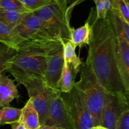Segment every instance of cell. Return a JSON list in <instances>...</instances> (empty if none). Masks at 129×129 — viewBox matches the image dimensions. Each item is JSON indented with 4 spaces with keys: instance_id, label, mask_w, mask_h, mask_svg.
<instances>
[{
    "instance_id": "6da1fadb",
    "label": "cell",
    "mask_w": 129,
    "mask_h": 129,
    "mask_svg": "<svg viewBox=\"0 0 129 129\" xmlns=\"http://www.w3.org/2000/svg\"><path fill=\"white\" fill-rule=\"evenodd\" d=\"M86 21L92 29L86 61L108 93L129 96L117 68V37L110 17H98L96 8H91Z\"/></svg>"
},
{
    "instance_id": "7a4b0ae2",
    "label": "cell",
    "mask_w": 129,
    "mask_h": 129,
    "mask_svg": "<svg viewBox=\"0 0 129 129\" xmlns=\"http://www.w3.org/2000/svg\"><path fill=\"white\" fill-rule=\"evenodd\" d=\"M80 80L75 86L81 92L93 118L94 126H102V113L108 92L96 77L86 61L79 67Z\"/></svg>"
},
{
    "instance_id": "3957f363",
    "label": "cell",
    "mask_w": 129,
    "mask_h": 129,
    "mask_svg": "<svg viewBox=\"0 0 129 129\" xmlns=\"http://www.w3.org/2000/svg\"><path fill=\"white\" fill-rule=\"evenodd\" d=\"M73 10L65 0H50L45 6L32 12L54 37L65 42L71 40L73 27L70 20Z\"/></svg>"
},
{
    "instance_id": "277c9868",
    "label": "cell",
    "mask_w": 129,
    "mask_h": 129,
    "mask_svg": "<svg viewBox=\"0 0 129 129\" xmlns=\"http://www.w3.org/2000/svg\"><path fill=\"white\" fill-rule=\"evenodd\" d=\"M15 29L21 39L18 51L49 48L64 42L54 37L33 12L28 13Z\"/></svg>"
},
{
    "instance_id": "5b68a950",
    "label": "cell",
    "mask_w": 129,
    "mask_h": 129,
    "mask_svg": "<svg viewBox=\"0 0 129 129\" xmlns=\"http://www.w3.org/2000/svg\"><path fill=\"white\" fill-rule=\"evenodd\" d=\"M47 54L30 50L18 51L11 59L9 72L18 84L34 78L44 79Z\"/></svg>"
},
{
    "instance_id": "8992f818",
    "label": "cell",
    "mask_w": 129,
    "mask_h": 129,
    "mask_svg": "<svg viewBox=\"0 0 129 129\" xmlns=\"http://www.w3.org/2000/svg\"><path fill=\"white\" fill-rule=\"evenodd\" d=\"M66 103L72 129H91L93 118L81 92L74 86L69 92H60Z\"/></svg>"
},
{
    "instance_id": "52a82bcc",
    "label": "cell",
    "mask_w": 129,
    "mask_h": 129,
    "mask_svg": "<svg viewBox=\"0 0 129 129\" xmlns=\"http://www.w3.org/2000/svg\"><path fill=\"white\" fill-rule=\"evenodd\" d=\"M21 84L26 89L29 97L32 101L34 108L39 115L40 125H44L47 120L50 101L59 92L48 87L42 78L26 80Z\"/></svg>"
},
{
    "instance_id": "ba28073f",
    "label": "cell",
    "mask_w": 129,
    "mask_h": 129,
    "mask_svg": "<svg viewBox=\"0 0 129 129\" xmlns=\"http://www.w3.org/2000/svg\"><path fill=\"white\" fill-rule=\"evenodd\" d=\"M127 109H129L128 96L108 93L102 113V126L107 129H115L117 120Z\"/></svg>"
},
{
    "instance_id": "9c48e42d",
    "label": "cell",
    "mask_w": 129,
    "mask_h": 129,
    "mask_svg": "<svg viewBox=\"0 0 129 129\" xmlns=\"http://www.w3.org/2000/svg\"><path fill=\"white\" fill-rule=\"evenodd\" d=\"M63 44L49 53L47 55V67L44 75L45 84L52 89L58 91V83L60 78L64 64Z\"/></svg>"
},
{
    "instance_id": "30bf717a",
    "label": "cell",
    "mask_w": 129,
    "mask_h": 129,
    "mask_svg": "<svg viewBox=\"0 0 129 129\" xmlns=\"http://www.w3.org/2000/svg\"><path fill=\"white\" fill-rule=\"evenodd\" d=\"M45 125L72 129L68 110L60 92H57L50 101L47 120Z\"/></svg>"
},
{
    "instance_id": "8fae6325",
    "label": "cell",
    "mask_w": 129,
    "mask_h": 129,
    "mask_svg": "<svg viewBox=\"0 0 129 129\" xmlns=\"http://www.w3.org/2000/svg\"><path fill=\"white\" fill-rule=\"evenodd\" d=\"M116 58L120 76L126 91L129 93V42L118 37L117 39Z\"/></svg>"
},
{
    "instance_id": "7c38bea8",
    "label": "cell",
    "mask_w": 129,
    "mask_h": 129,
    "mask_svg": "<svg viewBox=\"0 0 129 129\" xmlns=\"http://www.w3.org/2000/svg\"><path fill=\"white\" fill-rule=\"evenodd\" d=\"M20 97L16 86L8 77L0 74V107L9 106L13 99Z\"/></svg>"
},
{
    "instance_id": "4fadbf2b",
    "label": "cell",
    "mask_w": 129,
    "mask_h": 129,
    "mask_svg": "<svg viewBox=\"0 0 129 129\" xmlns=\"http://www.w3.org/2000/svg\"><path fill=\"white\" fill-rule=\"evenodd\" d=\"M21 110L20 122H21L26 129H39L41 126L39 115L35 110L30 98Z\"/></svg>"
},
{
    "instance_id": "5bb4252c",
    "label": "cell",
    "mask_w": 129,
    "mask_h": 129,
    "mask_svg": "<svg viewBox=\"0 0 129 129\" xmlns=\"http://www.w3.org/2000/svg\"><path fill=\"white\" fill-rule=\"evenodd\" d=\"M79 73L69 63H64L62 70L61 76L58 83V90L60 92H69L75 86L76 77Z\"/></svg>"
},
{
    "instance_id": "9a60e30c",
    "label": "cell",
    "mask_w": 129,
    "mask_h": 129,
    "mask_svg": "<svg viewBox=\"0 0 129 129\" xmlns=\"http://www.w3.org/2000/svg\"><path fill=\"white\" fill-rule=\"evenodd\" d=\"M21 42V38L15 28L10 27L0 22V43L18 51Z\"/></svg>"
},
{
    "instance_id": "2e32d148",
    "label": "cell",
    "mask_w": 129,
    "mask_h": 129,
    "mask_svg": "<svg viewBox=\"0 0 129 129\" xmlns=\"http://www.w3.org/2000/svg\"><path fill=\"white\" fill-rule=\"evenodd\" d=\"M91 32V26L88 22L86 21L83 26L78 29L72 28L70 41L76 48L81 47L84 44L88 45L90 42Z\"/></svg>"
},
{
    "instance_id": "e0dca14e",
    "label": "cell",
    "mask_w": 129,
    "mask_h": 129,
    "mask_svg": "<svg viewBox=\"0 0 129 129\" xmlns=\"http://www.w3.org/2000/svg\"><path fill=\"white\" fill-rule=\"evenodd\" d=\"M107 15L110 17L117 37L129 42V24L116 12L110 10Z\"/></svg>"
},
{
    "instance_id": "ac0fdd59",
    "label": "cell",
    "mask_w": 129,
    "mask_h": 129,
    "mask_svg": "<svg viewBox=\"0 0 129 129\" xmlns=\"http://www.w3.org/2000/svg\"><path fill=\"white\" fill-rule=\"evenodd\" d=\"M28 11H8L0 10V22L11 28H15L20 24Z\"/></svg>"
},
{
    "instance_id": "d6986e66",
    "label": "cell",
    "mask_w": 129,
    "mask_h": 129,
    "mask_svg": "<svg viewBox=\"0 0 129 129\" xmlns=\"http://www.w3.org/2000/svg\"><path fill=\"white\" fill-rule=\"evenodd\" d=\"M63 58L64 63L71 64L75 70L79 71V67L82 63L79 56L76 53V47L71 41L63 43Z\"/></svg>"
},
{
    "instance_id": "ffe728a7",
    "label": "cell",
    "mask_w": 129,
    "mask_h": 129,
    "mask_svg": "<svg viewBox=\"0 0 129 129\" xmlns=\"http://www.w3.org/2000/svg\"><path fill=\"white\" fill-rule=\"evenodd\" d=\"M21 110L6 106L0 110V125L12 124L20 121Z\"/></svg>"
},
{
    "instance_id": "44dd1931",
    "label": "cell",
    "mask_w": 129,
    "mask_h": 129,
    "mask_svg": "<svg viewBox=\"0 0 129 129\" xmlns=\"http://www.w3.org/2000/svg\"><path fill=\"white\" fill-rule=\"evenodd\" d=\"M16 52V51L0 43V74L8 71L11 59Z\"/></svg>"
},
{
    "instance_id": "7402d4cb",
    "label": "cell",
    "mask_w": 129,
    "mask_h": 129,
    "mask_svg": "<svg viewBox=\"0 0 129 129\" xmlns=\"http://www.w3.org/2000/svg\"><path fill=\"white\" fill-rule=\"evenodd\" d=\"M111 10L119 14L127 23L129 24V6L125 0H110Z\"/></svg>"
},
{
    "instance_id": "603a6c76",
    "label": "cell",
    "mask_w": 129,
    "mask_h": 129,
    "mask_svg": "<svg viewBox=\"0 0 129 129\" xmlns=\"http://www.w3.org/2000/svg\"><path fill=\"white\" fill-rule=\"evenodd\" d=\"M0 10L30 11L28 10L19 0H0Z\"/></svg>"
},
{
    "instance_id": "cb8c5ba5",
    "label": "cell",
    "mask_w": 129,
    "mask_h": 129,
    "mask_svg": "<svg viewBox=\"0 0 129 129\" xmlns=\"http://www.w3.org/2000/svg\"><path fill=\"white\" fill-rule=\"evenodd\" d=\"M96 5V16L99 18H105L108 11L111 10L110 0H93Z\"/></svg>"
},
{
    "instance_id": "d4e9b609",
    "label": "cell",
    "mask_w": 129,
    "mask_h": 129,
    "mask_svg": "<svg viewBox=\"0 0 129 129\" xmlns=\"http://www.w3.org/2000/svg\"><path fill=\"white\" fill-rule=\"evenodd\" d=\"M30 11H34L49 3L50 0H19Z\"/></svg>"
},
{
    "instance_id": "484cf974",
    "label": "cell",
    "mask_w": 129,
    "mask_h": 129,
    "mask_svg": "<svg viewBox=\"0 0 129 129\" xmlns=\"http://www.w3.org/2000/svg\"><path fill=\"white\" fill-rule=\"evenodd\" d=\"M115 129H129V109L121 113L117 120Z\"/></svg>"
},
{
    "instance_id": "4316f807",
    "label": "cell",
    "mask_w": 129,
    "mask_h": 129,
    "mask_svg": "<svg viewBox=\"0 0 129 129\" xmlns=\"http://www.w3.org/2000/svg\"><path fill=\"white\" fill-rule=\"evenodd\" d=\"M68 4V6L72 9H74L76 6H77L79 4L84 2L86 0H65Z\"/></svg>"
},
{
    "instance_id": "83f0119b",
    "label": "cell",
    "mask_w": 129,
    "mask_h": 129,
    "mask_svg": "<svg viewBox=\"0 0 129 129\" xmlns=\"http://www.w3.org/2000/svg\"><path fill=\"white\" fill-rule=\"evenodd\" d=\"M11 129H26L25 126L20 121L11 124Z\"/></svg>"
},
{
    "instance_id": "f1b7e54d",
    "label": "cell",
    "mask_w": 129,
    "mask_h": 129,
    "mask_svg": "<svg viewBox=\"0 0 129 129\" xmlns=\"http://www.w3.org/2000/svg\"><path fill=\"white\" fill-rule=\"evenodd\" d=\"M39 129H66L59 126H49V125H42Z\"/></svg>"
},
{
    "instance_id": "f546056e",
    "label": "cell",
    "mask_w": 129,
    "mask_h": 129,
    "mask_svg": "<svg viewBox=\"0 0 129 129\" xmlns=\"http://www.w3.org/2000/svg\"><path fill=\"white\" fill-rule=\"evenodd\" d=\"M91 129H107L106 128L103 127L102 126H93Z\"/></svg>"
},
{
    "instance_id": "4dcf8cb0",
    "label": "cell",
    "mask_w": 129,
    "mask_h": 129,
    "mask_svg": "<svg viewBox=\"0 0 129 129\" xmlns=\"http://www.w3.org/2000/svg\"><path fill=\"white\" fill-rule=\"evenodd\" d=\"M125 1L127 3H128V4H129V0H125Z\"/></svg>"
}]
</instances>
